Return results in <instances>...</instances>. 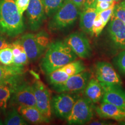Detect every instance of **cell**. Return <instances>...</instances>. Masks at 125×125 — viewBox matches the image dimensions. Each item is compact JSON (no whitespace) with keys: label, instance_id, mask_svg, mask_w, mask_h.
I'll list each match as a JSON object with an SVG mask.
<instances>
[{"label":"cell","instance_id":"277c9868","mask_svg":"<svg viewBox=\"0 0 125 125\" xmlns=\"http://www.w3.org/2000/svg\"><path fill=\"white\" fill-rule=\"evenodd\" d=\"M80 9L71 0H65L54 16L49 24L51 31H58L69 27L77 20Z\"/></svg>","mask_w":125,"mask_h":125},{"label":"cell","instance_id":"4dcf8cb0","mask_svg":"<svg viewBox=\"0 0 125 125\" xmlns=\"http://www.w3.org/2000/svg\"><path fill=\"white\" fill-rule=\"evenodd\" d=\"M114 7H111L109 8L105 9V10H103L101 12H100L99 13L100 16L102 19L103 21H104V23L107 25L108 22L109 21V20L111 19V17L112 16V15H113V12H114Z\"/></svg>","mask_w":125,"mask_h":125},{"label":"cell","instance_id":"d4e9b609","mask_svg":"<svg viewBox=\"0 0 125 125\" xmlns=\"http://www.w3.org/2000/svg\"><path fill=\"white\" fill-rule=\"evenodd\" d=\"M13 62V55L10 46L0 49V63L5 65H11Z\"/></svg>","mask_w":125,"mask_h":125},{"label":"cell","instance_id":"603a6c76","mask_svg":"<svg viewBox=\"0 0 125 125\" xmlns=\"http://www.w3.org/2000/svg\"><path fill=\"white\" fill-rule=\"evenodd\" d=\"M65 0H42L45 15L50 17L57 11Z\"/></svg>","mask_w":125,"mask_h":125},{"label":"cell","instance_id":"9a60e30c","mask_svg":"<svg viewBox=\"0 0 125 125\" xmlns=\"http://www.w3.org/2000/svg\"><path fill=\"white\" fill-rule=\"evenodd\" d=\"M101 85L104 89L103 102L111 103L125 109V91L121 86L103 83Z\"/></svg>","mask_w":125,"mask_h":125},{"label":"cell","instance_id":"e0dca14e","mask_svg":"<svg viewBox=\"0 0 125 125\" xmlns=\"http://www.w3.org/2000/svg\"><path fill=\"white\" fill-rule=\"evenodd\" d=\"M84 95L93 104L99 102L104 95V89L101 82L97 78H90L84 89Z\"/></svg>","mask_w":125,"mask_h":125},{"label":"cell","instance_id":"4fadbf2b","mask_svg":"<svg viewBox=\"0 0 125 125\" xmlns=\"http://www.w3.org/2000/svg\"><path fill=\"white\" fill-rule=\"evenodd\" d=\"M109 37L114 46L118 49H125V24L112 15L108 27Z\"/></svg>","mask_w":125,"mask_h":125},{"label":"cell","instance_id":"5bb4252c","mask_svg":"<svg viewBox=\"0 0 125 125\" xmlns=\"http://www.w3.org/2000/svg\"><path fill=\"white\" fill-rule=\"evenodd\" d=\"M23 69L13 64L5 65L0 64V84L9 86L12 89L20 83Z\"/></svg>","mask_w":125,"mask_h":125},{"label":"cell","instance_id":"836d02e7","mask_svg":"<svg viewBox=\"0 0 125 125\" xmlns=\"http://www.w3.org/2000/svg\"><path fill=\"white\" fill-rule=\"evenodd\" d=\"M120 4H121L122 5V7L125 9V0H122L121 2H120Z\"/></svg>","mask_w":125,"mask_h":125},{"label":"cell","instance_id":"d6a6232c","mask_svg":"<svg viewBox=\"0 0 125 125\" xmlns=\"http://www.w3.org/2000/svg\"><path fill=\"white\" fill-rule=\"evenodd\" d=\"M90 125H107V123H103L102 122H93L92 123H90Z\"/></svg>","mask_w":125,"mask_h":125},{"label":"cell","instance_id":"ac0fdd59","mask_svg":"<svg viewBox=\"0 0 125 125\" xmlns=\"http://www.w3.org/2000/svg\"><path fill=\"white\" fill-rule=\"evenodd\" d=\"M18 111L26 121L33 124L47 123L49 119L45 116L36 107L20 105Z\"/></svg>","mask_w":125,"mask_h":125},{"label":"cell","instance_id":"f1b7e54d","mask_svg":"<svg viewBox=\"0 0 125 125\" xmlns=\"http://www.w3.org/2000/svg\"><path fill=\"white\" fill-rule=\"evenodd\" d=\"M115 5V2H107V1H97L96 8L97 13H100L103 10H105L109 8L114 7Z\"/></svg>","mask_w":125,"mask_h":125},{"label":"cell","instance_id":"8d00e7d4","mask_svg":"<svg viewBox=\"0 0 125 125\" xmlns=\"http://www.w3.org/2000/svg\"><path fill=\"white\" fill-rule=\"evenodd\" d=\"M3 124H4V123H2V122L1 121V119H0V125H3Z\"/></svg>","mask_w":125,"mask_h":125},{"label":"cell","instance_id":"484cf974","mask_svg":"<svg viewBox=\"0 0 125 125\" xmlns=\"http://www.w3.org/2000/svg\"><path fill=\"white\" fill-rule=\"evenodd\" d=\"M105 26L106 24L103 21L99 13H97L94 20L91 35H94L96 37L99 36Z\"/></svg>","mask_w":125,"mask_h":125},{"label":"cell","instance_id":"7c38bea8","mask_svg":"<svg viewBox=\"0 0 125 125\" xmlns=\"http://www.w3.org/2000/svg\"><path fill=\"white\" fill-rule=\"evenodd\" d=\"M30 28L35 31L40 29L46 18L42 0H30L27 9Z\"/></svg>","mask_w":125,"mask_h":125},{"label":"cell","instance_id":"ffe728a7","mask_svg":"<svg viewBox=\"0 0 125 125\" xmlns=\"http://www.w3.org/2000/svg\"><path fill=\"white\" fill-rule=\"evenodd\" d=\"M60 68L70 76L86 70L85 65L82 61L76 60L67 64Z\"/></svg>","mask_w":125,"mask_h":125},{"label":"cell","instance_id":"5b68a950","mask_svg":"<svg viewBox=\"0 0 125 125\" xmlns=\"http://www.w3.org/2000/svg\"><path fill=\"white\" fill-rule=\"evenodd\" d=\"M85 97H79L66 120L69 125H84L93 118L94 105Z\"/></svg>","mask_w":125,"mask_h":125},{"label":"cell","instance_id":"4316f807","mask_svg":"<svg viewBox=\"0 0 125 125\" xmlns=\"http://www.w3.org/2000/svg\"><path fill=\"white\" fill-rule=\"evenodd\" d=\"M115 64L119 71L125 75V49L121 52L115 57Z\"/></svg>","mask_w":125,"mask_h":125},{"label":"cell","instance_id":"2e32d148","mask_svg":"<svg viewBox=\"0 0 125 125\" xmlns=\"http://www.w3.org/2000/svg\"><path fill=\"white\" fill-rule=\"evenodd\" d=\"M95 111L101 118L112 119L116 121H125V109L111 103H101L95 108Z\"/></svg>","mask_w":125,"mask_h":125},{"label":"cell","instance_id":"1f68e13d","mask_svg":"<svg viewBox=\"0 0 125 125\" xmlns=\"http://www.w3.org/2000/svg\"><path fill=\"white\" fill-rule=\"evenodd\" d=\"M10 44L8 42L7 38L2 34H0V49L9 46Z\"/></svg>","mask_w":125,"mask_h":125},{"label":"cell","instance_id":"7402d4cb","mask_svg":"<svg viewBox=\"0 0 125 125\" xmlns=\"http://www.w3.org/2000/svg\"><path fill=\"white\" fill-rule=\"evenodd\" d=\"M70 76V75H68L65 71H64L60 68L47 74L48 82L52 85L59 84L65 82Z\"/></svg>","mask_w":125,"mask_h":125},{"label":"cell","instance_id":"9c48e42d","mask_svg":"<svg viewBox=\"0 0 125 125\" xmlns=\"http://www.w3.org/2000/svg\"><path fill=\"white\" fill-rule=\"evenodd\" d=\"M36 101V107L45 116L50 119L52 115L51 93L43 83L37 79L32 84Z\"/></svg>","mask_w":125,"mask_h":125},{"label":"cell","instance_id":"6da1fadb","mask_svg":"<svg viewBox=\"0 0 125 125\" xmlns=\"http://www.w3.org/2000/svg\"><path fill=\"white\" fill-rule=\"evenodd\" d=\"M78 56L64 41L51 43L41 62V68L46 75L75 60Z\"/></svg>","mask_w":125,"mask_h":125},{"label":"cell","instance_id":"8992f818","mask_svg":"<svg viewBox=\"0 0 125 125\" xmlns=\"http://www.w3.org/2000/svg\"><path fill=\"white\" fill-rule=\"evenodd\" d=\"M90 78L91 73L85 70L70 76L65 82L52 85V87L58 93H79L84 90Z\"/></svg>","mask_w":125,"mask_h":125},{"label":"cell","instance_id":"cb8c5ba5","mask_svg":"<svg viewBox=\"0 0 125 125\" xmlns=\"http://www.w3.org/2000/svg\"><path fill=\"white\" fill-rule=\"evenodd\" d=\"M12 93V89L10 86L0 84V108L2 110L7 108Z\"/></svg>","mask_w":125,"mask_h":125},{"label":"cell","instance_id":"83f0119b","mask_svg":"<svg viewBox=\"0 0 125 125\" xmlns=\"http://www.w3.org/2000/svg\"><path fill=\"white\" fill-rule=\"evenodd\" d=\"M112 15L116 17L125 24V9L120 3L115 5Z\"/></svg>","mask_w":125,"mask_h":125},{"label":"cell","instance_id":"f546056e","mask_svg":"<svg viewBox=\"0 0 125 125\" xmlns=\"http://www.w3.org/2000/svg\"><path fill=\"white\" fill-rule=\"evenodd\" d=\"M30 1V0H16L15 1L17 8L21 16H23L24 12L27 10Z\"/></svg>","mask_w":125,"mask_h":125},{"label":"cell","instance_id":"7a4b0ae2","mask_svg":"<svg viewBox=\"0 0 125 125\" xmlns=\"http://www.w3.org/2000/svg\"><path fill=\"white\" fill-rule=\"evenodd\" d=\"M16 0H0V34L15 37L25 30L23 16L17 8Z\"/></svg>","mask_w":125,"mask_h":125},{"label":"cell","instance_id":"8fae6325","mask_svg":"<svg viewBox=\"0 0 125 125\" xmlns=\"http://www.w3.org/2000/svg\"><path fill=\"white\" fill-rule=\"evenodd\" d=\"M96 78L101 83L106 85H122L121 77L110 63L107 62H98L95 66Z\"/></svg>","mask_w":125,"mask_h":125},{"label":"cell","instance_id":"52a82bcc","mask_svg":"<svg viewBox=\"0 0 125 125\" xmlns=\"http://www.w3.org/2000/svg\"><path fill=\"white\" fill-rule=\"evenodd\" d=\"M78 97L71 93H60L52 98V111L57 117L66 119Z\"/></svg>","mask_w":125,"mask_h":125},{"label":"cell","instance_id":"d590c367","mask_svg":"<svg viewBox=\"0 0 125 125\" xmlns=\"http://www.w3.org/2000/svg\"><path fill=\"white\" fill-rule=\"evenodd\" d=\"M114 1H115V2H120V1H121L122 0H114Z\"/></svg>","mask_w":125,"mask_h":125},{"label":"cell","instance_id":"44dd1931","mask_svg":"<svg viewBox=\"0 0 125 125\" xmlns=\"http://www.w3.org/2000/svg\"><path fill=\"white\" fill-rule=\"evenodd\" d=\"M4 124L7 125H27V123L18 111L13 109L8 114Z\"/></svg>","mask_w":125,"mask_h":125},{"label":"cell","instance_id":"e575fe53","mask_svg":"<svg viewBox=\"0 0 125 125\" xmlns=\"http://www.w3.org/2000/svg\"><path fill=\"white\" fill-rule=\"evenodd\" d=\"M97 1H107V2H115L114 0H97Z\"/></svg>","mask_w":125,"mask_h":125},{"label":"cell","instance_id":"d6986e66","mask_svg":"<svg viewBox=\"0 0 125 125\" xmlns=\"http://www.w3.org/2000/svg\"><path fill=\"white\" fill-rule=\"evenodd\" d=\"M97 13L94 6H89L82 9V11L80 13L79 26L81 30L85 33L92 34L94 20Z\"/></svg>","mask_w":125,"mask_h":125},{"label":"cell","instance_id":"30bf717a","mask_svg":"<svg viewBox=\"0 0 125 125\" xmlns=\"http://www.w3.org/2000/svg\"><path fill=\"white\" fill-rule=\"evenodd\" d=\"M12 101L19 105L36 107V101L32 85L28 83H19L12 89Z\"/></svg>","mask_w":125,"mask_h":125},{"label":"cell","instance_id":"3957f363","mask_svg":"<svg viewBox=\"0 0 125 125\" xmlns=\"http://www.w3.org/2000/svg\"><path fill=\"white\" fill-rule=\"evenodd\" d=\"M20 41L30 61H35L40 58L51 44L49 36L44 31L37 34H24Z\"/></svg>","mask_w":125,"mask_h":125},{"label":"cell","instance_id":"ba28073f","mask_svg":"<svg viewBox=\"0 0 125 125\" xmlns=\"http://www.w3.org/2000/svg\"><path fill=\"white\" fill-rule=\"evenodd\" d=\"M64 42L78 57L87 59L92 55V48L86 35L83 32H73L65 39Z\"/></svg>","mask_w":125,"mask_h":125}]
</instances>
